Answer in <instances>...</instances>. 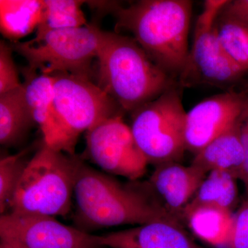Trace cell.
Listing matches in <instances>:
<instances>
[{"instance_id": "30bf717a", "label": "cell", "mask_w": 248, "mask_h": 248, "mask_svg": "<svg viewBox=\"0 0 248 248\" xmlns=\"http://www.w3.org/2000/svg\"><path fill=\"white\" fill-rule=\"evenodd\" d=\"M0 238L26 248H99V236L66 226L55 217L7 213L0 218Z\"/></svg>"}, {"instance_id": "9c48e42d", "label": "cell", "mask_w": 248, "mask_h": 248, "mask_svg": "<svg viewBox=\"0 0 248 248\" xmlns=\"http://www.w3.org/2000/svg\"><path fill=\"white\" fill-rule=\"evenodd\" d=\"M86 157L107 174L138 181L146 172L148 161L140 151L130 126L120 114L86 132Z\"/></svg>"}, {"instance_id": "7a4b0ae2", "label": "cell", "mask_w": 248, "mask_h": 248, "mask_svg": "<svg viewBox=\"0 0 248 248\" xmlns=\"http://www.w3.org/2000/svg\"><path fill=\"white\" fill-rule=\"evenodd\" d=\"M192 11L190 0H141L125 7L113 1L110 9L117 29L130 32L152 61L177 81L190 52Z\"/></svg>"}, {"instance_id": "44dd1931", "label": "cell", "mask_w": 248, "mask_h": 248, "mask_svg": "<svg viewBox=\"0 0 248 248\" xmlns=\"http://www.w3.org/2000/svg\"><path fill=\"white\" fill-rule=\"evenodd\" d=\"M215 28L220 43L233 62L248 72V28L222 14H218Z\"/></svg>"}, {"instance_id": "ffe728a7", "label": "cell", "mask_w": 248, "mask_h": 248, "mask_svg": "<svg viewBox=\"0 0 248 248\" xmlns=\"http://www.w3.org/2000/svg\"><path fill=\"white\" fill-rule=\"evenodd\" d=\"M79 0H42V10L36 35L50 31L76 29L89 25Z\"/></svg>"}, {"instance_id": "7c38bea8", "label": "cell", "mask_w": 248, "mask_h": 248, "mask_svg": "<svg viewBox=\"0 0 248 248\" xmlns=\"http://www.w3.org/2000/svg\"><path fill=\"white\" fill-rule=\"evenodd\" d=\"M206 175L192 165L171 162L156 166L147 182L165 210L181 223L186 206Z\"/></svg>"}, {"instance_id": "6da1fadb", "label": "cell", "mask_w": 248, "mask_h": 248, "mask_svg": "<svg viewBox=\"0 0 248 248\" xmlns=\"http://www.w3.org/2000/svg\"><path fill=\"white\" fill-rule=\"evenodd\" d=\"M73 197L76 204V228L88 233L102 228L141 226L161 220L180 223L165 210L148 182H120L84 161L77 174Z\"/></svg>"}, {"instance_id": "4fadbf2b", "label": "cell", "mask_w": 248, "mask_h": 248, "mask_svg": "<svg viewBox=\"0 0 248 248\" xmlns=\"http://www.w3.org/2000/svg\"><path fill=\"white\" fill-rule=\"evenodd\" d=\"M102 247L205 248L192 239L180 223L161 220L99 236Z\"/></svg>"}, {"instance_id": "4316f807", "label": "cell", "mask_w": 248, "mask_h": 248, "mask_svg": "<svg viewBox=\"0 0 248 248\" xmlns=\"http://www.w3.org/2000/svg\"><path fill=\"white\" fill-rule=\"evenodd\" d=\"M0 248H26L20 243L9 238H0Z\"/></svg>"}, {"instance_id": "484cf974", "label": "cell", "mask_w": 248, "mask_h": 248, "mask_svg": "<svg viewBox=\"0 0 248 248\" xmlns=\"http://www.w3.org/2000/svg\"><path fill=\"white\" fill-rule=\"evenodd\" d=\"M221 11L248 28V0H228Z\"/></svg>"}, {"instance_id": "2e32d148", "label": "cell", "mask_w": 248, "mask_h": 248, "mask_svg": "<svg viewBox=\"0 0 248 248\" xmlns=\"http://www.w3.org/2000/svg\"><path fill=\"white\" fill-rule=\"evenodd\" d=\"M183 220L193 234L210 246L230 248L234 215L231 210L213 205L186 207Z\"/></svg>"}, {"instance_id": "8fae6325", "label": "cell", "mask_w": 248, "mask_h": 248, "mask_svg": "<svg viewBox=\"0 0 248 248\" xmlns=\"http://www.w3.org/2000/svg\"><path fill=\"white\" fill-rule=\"evenodd\" d=\"M247 92L233 90L207 98L186 114V151L196 155L234 125L239 118Z\"/></svg>"}, {"instance_id": "9a60e30c", "label": "cell", "mask_w": 248, "mask_h": 248, "mask_svg": "<svg viewBox=\"0 0 248 248\" xmlns=\"http://www.w3.org/2000/svg\"><path fill=\"white\" fill-rule=\"evenodd\" d=\"M244 159L236 121L196 154L191 165L206 174L213 170L227 171L237 179Z\"/></svg>"}, {"instance_id": "d6986e66", "label": "cell", "mask_w": 248, "mask_h": 248, "mask_svg": "<svg viewBox=\"0 0 248 248\" xmlns=\"http://www.w3.org/2000/svg\"><path fill=\"white\" fill-rule=\"evenodd\" d=\"M236 180V178L227 171H211L186 207L213 205L232 211L238 198Z\"/></svg>"}, {"instance_id": "277c9868", "label": "cell", "mask_w": 248, "mask_h": 248, "mask_svg": "<svg viewBox=\"0 0 248 248\" xmlns=\"http://www.w3.org/2000/svg\"><path fill=\"white\" fill-rule=\"evenodd\" d=\"M83 162L81 156L67 154L42 142L23 172L9 213L66 216L71 209L77 174Z\"/></svg>"}, {"instance_id": "ac0fdd59", "label": "cell", "mask_w": 248, "mask_h": 248, "mask_svg": "<svg viewBox=\"0 0 248 248\" xmlns=\"http://www.w3.org/2000/svg\"><path fill=\"white\" fill-rule=\"evenodd\" d=\"M42 0H0V31L6 39L19 42L40 23Z\"/></svg>"}, {"instance_id": "8992f818", "label": "cell", "mask_w": 248, "mask_h": 248, "mask_svg": "<svg viewBox=\"0 0 248 248\" xmlns=\"http://www.w3.org/2000/svg\"><path fill=\"white\" fill-rule=\"evenodd\" d=\"M182 89L173 86L132 112L134 138L148 164L180 162L186 151Z\"/></svg>"}, {"instance_id": "5b68a950", "label": "cell", "mask_w": 248, "mask_h": 248, "mask_svg": "<svg viewBox=\"0 0 248 248\" xmlns=\"http://www.w3.org/2000/svg\"><path fill=\"white\" fill-rule=\"evenodd\" d=\"M52 75L55 149L76 155L75 148L80 134L124 112L113 98L89 78L66 73Z\"/></svg>"}, {"instance_id": "7402d4cb", "label": "cell", "mask_w": 248, "mask_h": 248, "mask_svg": "<svg viewBox=\"0 0 248 248\" xmlns=\"http://www.w3.org/2000/svg\"><path fill=\"white\" fill-rule=\"evenodd\" d=\"M24 150L18 154L1 158L0 161V213L3 215L9 210L10 202L14 197L18 183L29 160V153Z\"/></svg>"}, {"instance_id": "603a6c76", "label": "cell", "mask_w": 248, "mask_h": 248, "mask_svg": "<svg viewBox=\"0 0 248 248\" xmlns=\"http://www.w3.org/2000/svg\"><path fill=\"white\" fill-rule=\"evenodd\" d=\"M13 49L9 44L0 42V94L22 87L14 58Z\"/></svg>"}, {"instance_id": "e0dca14e", "label": "cell", "mask_w": 248, "mask_h": 248, "mask_svg": "<svg viewBox=\"0 0 248 248\" xmlns=\"http://www.w3.org/2000/svg\"><path fill=\"white\" fill-rule=\"evenodd\" d=\"M24 98V88L0 94V143L20 144L35 124Z\"/></svg>"}, {"instance_id": "3957f363", "label": "cell", "mask_w": 248, "mask_h": 248, "mask_svg": "<svg viewBox=\"0 0 248 248\" xmlns=\"http://www.w3.org/2000/svg\"><path fill=\"white\" fill-rule=\"evenodd\" d=\"M97 60L98 86L124 112L132 113L179 85L133 37L118 32L104 31Z\"/></svg>"}, {"instance_id": "52a82bcc", "label": "cell", "mask_w": 248, "mask_h": 248, "mask_svg": "<svg viewBox=\"0 0 248 248\" xmlns=\"http://www.w3.org/2000/svg\"><path fill=\"white\" fill-rule=\"evenodd\" d=\"M103 32L97 26L50 31L28 42L9 44L27 60L28 68L52 75L66 73L91 79V64L97 59Z\"/></svg>"}, {"instance_id": "83f0119b", "label": "cell", "mask_w": 248, "mask_h": 248, "mask_svg": "<svg viewBox=\"0 0 248 248\" xmlns=\"http://www.w3.org/2000/svg\"><path fill=\"white\" fill-rule=\"evenodd\" d=\"M245 186H246V192H247V199H248V179L247 180V182L245 183Z\"/></svg>"}, {"instance_id": "d4e9b609", "label": "cell", "mask_w": 248, "mask_h": 248, "mask_svg": "<svg viewBox=\"0 0 248 248\" xmlns=\"http://www.w3.org/2000/svg\"><path fill=\"white\" fill-rule=\"evenodd\" d=\"M237 125L245 155L244 164L240 170L238 179H241L245 184L248 179V94L238 118Z\"/></svg>"}, {"instance_id": "5bb4252c", "label": "cell", "mask_w": 248, "mask_h": 248, "mask_svg": "<svg viewBox=\"0 0 248 248\" xmlns=\"http://www.w3.org/2000/svg\"><path fill=\"white\" fill-rule=\"evenodd\" d=\"M24 98L32 119L40 126L46 144L55 149L56 125L53 109V75L37 73L29 68L24 71Z\"/></svg>"}, {"instance_id": "cb8c5ba5", "label": "cell", "mask_w": 248, "mask_h": 248, "mask_svg": "<svg viewBox=\"0 0 248 248\" xmlns=\"http://www.w3.org/2000/svg\"><path fill=\"white\" fill-rule=\"evenodd\" d=\"M230 248H248V199L234 215Z\"/></svg>"}, {"instance_id": "ba28073f", "label": "cell", "mask_w": 248, "mask_h": 248, "mask_svg": "<svg viewBox=\"0 0 248 248\" xmlns=\"http://www.w3.org/2000/svg\"><path fill=\"white\" fill-rule=\"evenodd\" d=\"M228 0H206L194 30L193 42L184 71L181 88L208 85L226 89L246 73L228 57L217 36L215 22Z\"/></svg>"}]
</instances>
